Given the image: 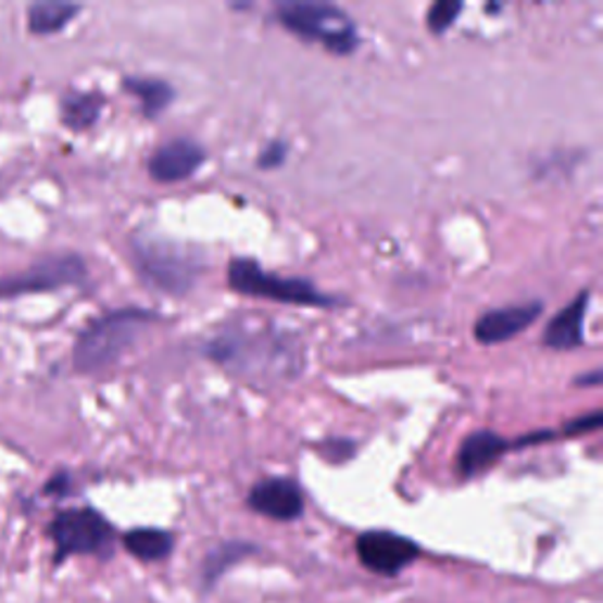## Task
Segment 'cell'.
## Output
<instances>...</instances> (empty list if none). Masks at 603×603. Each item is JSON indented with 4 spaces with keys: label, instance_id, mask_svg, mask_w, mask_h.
Masks as SVG:
<instances>
[{
    "label": "cell",
    "instance_id": "obj_5",
    "mask_svg": "<svg viewBox=\"0 0 603 603\" xmlns=\"http://www.w3.org/2000/svg\"><path fill=\"white\" fill-rule=\"evenodd\" d=\"M229 288L248 294V298H264L298 306H338L340 300L321 292L312 280L284 278L264 272L255 260L238 257L229 264Z\"/></svg>",
    "mask_w": 603,
    "mask_h": 603
},
{
    "label": "cell",
    "instance_id": "obj_18",
    "mask_svg": "<svg viewBox=\"0 0 603 603\" xmlns=\"http://www.w3.org/2000/svg\"><path fill=\"white\" fill-rule=\"evenodd\" d=\"M250 552L248 544H238V542H229V544H222L219 550H215L213 554L208 556L205 561V578L215 580L217 575L224 573V568H229L234 561L243 558Z\"/></svg>",
    "mask_w": 603,
    "mask_h": 603
},
{
    "label": "cell",
    "instance_id": "obj_7",
    "mask_svg": "<svg viewBox=\"0 0 603 603\" xmlns=\"http://www.w3.org/2000/svg\"><path fill=\"white\" fill-rule=\"evenodd\" d=\"M50 538L58 547V556L97 554L104 552L114 540V528L106 518L90 507L66 510L54 516L50 524Z\"/></svg>",
    "mask_w": 603,
    "mask_h": 603
},
{
    "label": "cell",
    "instance_id": "obj_9",
    "mask_svg": "<svg viewBox=\"0 0 603 603\" xmlns=\"http://www.w3.org/2000/svg\"><path fill=\"white\" fill-rule=\"evenodd\" d=\"M248 504L257 514H264L276 522H292L304 512V495L300 486L286 476H272L252 486Z\"/></svg>",
    "mask_w": 603,
    "mask_h": 603
},
{
    "label": "cell",
    "instance_id": "obj_16",
    "mask_svg": "<svg viewBox=\"0 0 603 603\" xmlns=\"http://www.w3.org/2000/svg\"><path fill=\"white\" fill-rule=\"evenodd\" d=\"M125 550L133 556L142 561H161L173 552L175 538L167 530L161 528H135L130 532H125L123 538Z\"/></svg>",
    "mask_w": 603,
    "mask_h": 603
},
{
    "label": "cell",
    "instance_id": "obj_14",
    "mask_svg": "<svg viewBox=\"0 0 603 603\" xmlns=\"http://www.w3.org/2000/svg\"><path fill=\"white\" fill-rule=\"evenodd\" d=\"M102 106L104 97L100 92H68L62 100V123L76 133L88 130L100 118Z\"/></svg>",
    "mask_w": 603,
    "mask_h": 603
},
{
    "label": "cell",
    "instance_id": "obj_8",
    "mask_svg": "<svg viewBox=\"0 0 603 603\" xmlns=\"http://www.w3.org/2000/svg\"><path fill=\"white\" fill-rule=\"evenodd\" d=\"M356 554L361 564L373 573L397 575L411 566L419 554V547L389 530H368L356 540Z\"/></svg>",
    "mask_w": 603,
    "mask_h": 603
},
{
    "label": "cell",
    "instance_id": "obj_21",
    "mask_svg": "<svg viewBox=\"0 0 603 603\" xmlns=\"http://www.w3.org/2000/svg\"><path fill=\"white\" fill-rule=\"evenodd\" d=\"M601 423H603L601 411H594V413H589V415H582V417H578V419H573V423L564 425V429H561V431H564L566 437H573V434L596 431V429L601 427Z\"/></svg>",
    "mask_w": 603,
    "mask_h": 603
},
{
    "label": "cell",
    "instance_id": "obj_19",
    "mask_svg": "<svg viewBox=\"0 0 603 603\" xmlns=\"http://www.w3.org/2000/svg\"><path fill=\"white\" fill-rule=\"evenodd\" d=\"M462 12V3H451V0H445V3H437L431 5L427 12V26L429 32L434 34H443L451 29L455 24L457 15Z\"/></svg>",
    "mask_w": 603,
    "mask_h": 603
},
{
    "label": "cell",
    "instance_id": "obj_1",
    "mask_svg": "<svg viewBox=\"0 0 603 603\" xmlns=\"http://www.w3.org/2000/svg\"><path fill=\"white\" fill-rule=\"evenodd\" d=\"M205 354L236 375L280 380L302 370V354L294 340L269 330H227L205 347Z\"/></svg>",
    "mask_w": 603,
    "mask_h": 603
},
{
    "label": "cell",
    "instance_id": "obj_15",
    "mask_svg": "<svg viewBox=\"0 0 603 603\" xmlns=\"http://www.w3.org/2000/svg\"><path fill=\"white\" fill-rule=\"evenodd\" d=\"M123 86H125V90H130L139 102H142V111L149 118H156L161 111L171 106L175 100L173 86L161 78L128 76L123 80Z\"/></svg>",
    "mask_w": 603,
    "mask_h": 603
},
{
    "label": "cell",
    "instance_id": "obj_13",
    "mask_svg": "<svg viewBox=\"0 0 603 603\" xmlns=\"http://www.w3.org/2000/svg\"><path fill=\"white\" fill-rule=\"evenodd\" d=\"M589 310V290H582L568 306H564L544 328V344L556 352H566L585 344V314Z\"/></svg>",
    "mask_w": 603,
    "mask_h": 603
},
{
    "label": "cell",
    "instance_id": "obj_22",
    "mask_svg": "<svg viewBox=\"0 0 603 603\" xmlns=\"http://www.w3.org/2000/svg\"><path fill=\"white\" fill-rule=\"evenodd\" d=\"M578 385H601V370H594V373H589V375H582Z\"/></svg>",
    "mask_w": 603,
    "mask_h": 603
},
{
    "label": "cell",
    "instance_id": "obj_17",
    "mask_svg": "<svg viewBox=\"0 0 603 603\" xmlns=\"http://www.w3.org/2000/svg\"><path fill=\"white\" fill-rule=\"evenodd\" d=\"M80 12L74 3H34L29 8V32L36 36H50L62 32Z\"/></svg>",
    "mask_w": 603,
    "mask_h": 603
},
{
    "label": "cell",
    "instance_id": "obj_4",
    "mask_svg": "<svg viewBox=\"0 0 603 603\" xmlns=\"http://www.w3.org/2000/svg\"><path fill=\"white\" fill-rule=\"evenodd\" d=\"M276 17L288 32L306 40L324 43L335 54H349L359 46V34L352 17L338 5L328 3H278Z\"/></svg>",
    "mask_w": 603,
    "mask_h": 603
},
{
    "label": "cell",
    "instance_id": "obj_20",
    "mask_svg": "<svg viewBox=\"0 0 603 603\" xmlns=\"http://www.w3.org/2000/svg\"><path fill=\"white\" fill-rule=\"evenodd\" d=\"M286 156H288V145L280 142V139H274V142H269L262 149L257 165L264 167V171H274V167L284 165Z\"/></svg>",
    "mask_w": 603,
    "mask_h": 603
},
{
    "label": "cell",
    "instance_id": "obj_12",
    "mask_svg": "<svg viewBox=\"0 0 603 603\" xmlns=\"http://www.w3.org/2000/svg\"><path fill=\"white\" fill-rule=\"evenodd\" d=\"M512 448L514 441L498 437L495 431H474L460 445L457 469L462 476H476L483 469L493 467L504 453L512 451Z\"/></svg>",
    "mask_w": 603,
    "mask_h": 603
},
{
    "label": "cell",
    "instance_id": "obj_11",
    "mask_svg": "<svg viewBox=\"0 0 603 603\" xmlns=\"http://www.w3.org/2000/svg\"><path fill=\"white\" fill-rule=\"evenodd\" d=\"M203 161L205 149L199 142H193V139L179 137L153 153L149 159V175L161 181V185H173V181H181L196 175Z\"/></svg>",
    "mask_w": 603,
    "mask_h": 603
},
{
    "label": "cell",
    "instance_id": "obj_2",
    "mask_svg": "<svg viewBox=\"0 0 603 603\" xmlns=\"http://www.w3.org/2000/svg\"><path fill=\"white\" fill-rule=\"evenodd\" d=\"M153 321L145 310H116L109 312L78 335L74 347V366L78 373H100L128 352L137 335Z\"/></svg>",
    "mask_w": 603,
    "mask_h": 603
},
{
    "label": "cell",
    "instance_id": "obj_10",
    "mask_svg": "<svg viewBox=\"0 0 603 603\" xmlns=\"http://www.w3.org/2000/svg\"><path fill=\"white\" fill-rule=\"evenodd\" d=\"M542 314V302H526L502 306V310L486 312L474 326V338L481 344H502L528 326L536 324Z\"/></svg>",
    "mask_w": 603,
    "mask_h": 603
},
{
    "label": "cell",
    "instance_id": "obj_6",
    "mask_svg": "<svg viewBox=\"0 0 603 603\" xmlns=\"http://www.w3.org/2000/svg\"><path fill=\"white\" fill-rule=\"evenodd\" d=\"M88 278V266L74 252L50 255L32 264L29 269L0 278V300L20 298L46 290H60L68 286H80Z\"/></svg>",
    "mask_w": 603,
    "mask_h": 603
},
{
    "label": "cell",
    "instance_id": "obj_3",
    "mask_svg": "<svg viewBox=\"0 0 603 603\" xmlns=\"http://www.w3.org/2000/svg\"><path fill=\"white\" fill-rule=\"evenodd\" d=\"M133 255L139 274H142L153 288L167 294H187L203 272V257L199 250L167 241L161 236H135Z\"/></svg>",
    "mask_w": 603,
    "mask_h": 603
}]
</instances>
